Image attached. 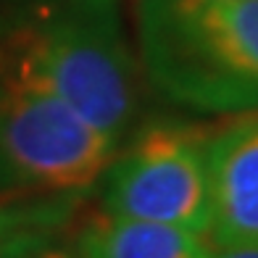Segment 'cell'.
Wrapping results in <instances>:
<instances>
[{
  "label": "cell",
  "instance_id": "6da1fadb",
  "mask_svg": "<svg viewBox=\"0 0 258 258\" xmlns=\"http://www.w3.org/2000/svg\"><path fill=\"white\" fill-rule=\"evenodd\" d=\"M143 72L201 113L258 111V0H137Z\"/></svg>",
  "mask_w": 258,
  "mask_h": 258
},
{
  "label": "cell",
  "instance_id": "7a4b0ae2",
  "mask_svg": "<svg viewBox=\"0 0 258 258\" xmlns=\"http://www.w3.org/2000/svg\"><path fill=\"white\" fill-rule=\"evenodd\" d=\"M0 69L63 103L116 145L137 119V66L111 0H69L24 24L0 50Z\"/></svg>",
  "mask_w": 258,
  "mask_h": 258
},
{
  "label": "cell",
  "instance_id": "3957f363",
  "mask_svg": "<svg viewBox=\"0 0 258 258\" xmlns=\"http://www.w3.org/2000/svg\"><path fill=\"white\" fill-rule=\"evenodd\" d=\"M119 145L0 69V195L87 190Z\"/></svg>",
  "mask_w": 258,
  "mask_h": 258
},
{
  "label": "cell",
  "instance_id": "277c9868",
  "mask_svg": "<svg viewBox=\"0 0 258 258\" xmlns=\"http://www.w3.org/2000/svg\"><path fill=\"white\" fill-rule=\"evenodd\" d=\"M103 211L208 240V140L179 124L148 126L111 158Z\"/></svg>",
  "mask_w": 258,
  "mask_h": 258
},
{
  "label": "cell",
  "instance_id": "5b68a950",
  "mask_svg": "<svg viewBox=\"0 0 258 258\" xmlns=\"http://www.w3.org/2000/svg\"><path fill=\"white\" fill-rule=\"evenodd\" d=\"M208 240L258 248V119L208 140Z\"/></svg>",
  "mask_w": 258,
  "mask_h": 258
},
{
  "label": "cell",
  "instance_id": "8992f818",
  "mask_svg": "<svg viewBox=\"0 0 258 258\" xmlns=\"http://www.w3.org/2000/svg\"><path fill=\"white\" fill-rule=\"evenodd\" d=\"M79 258H208L206 237L179 227L103 214L79 232Z\"/></svg>",
  "mask_w": 258,
  "mask_h": 258
},
{
  "label": "cell",
  "instance_id": "52a82bcc",
  "mask_svg": "<svg viewBox=\"0 0 258 258\" xmlns=\"http://www.w3.org/2000/svg\"><path fill=\"white\" fill-rule=\"evenodd\" d=\"M208 258H258V248H216Z\"/></svg>",
  "mask_w": 258,
  "mask_h": 258
},
{
  "label": "cell",
  "instance_id": "ba28073f",
  "mask_svg": "<svg viewBox=\"0 0 258 258\" xmlns=\"http://www.w3.org/2000/svg\"><path fill=\"white\" fill-rule=\"evenodd\" d=\"M27 258H72L63 248H53V245H42V248L32 250Z\"/></svg>",
  "mask_w": 258,
  "mask_h": 258
}]
</instances>
